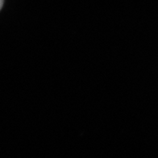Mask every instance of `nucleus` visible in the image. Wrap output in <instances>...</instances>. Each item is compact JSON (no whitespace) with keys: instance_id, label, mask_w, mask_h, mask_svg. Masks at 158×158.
<instances>
[{"instance_id":"f257e3e1","label":"nucleus","mask_w":158,"mask_h":158,"mask_svg":"<svg viewBox=\"0 0 158 158\" xmlns=\"http://www.w3.org/2000/svg\"><path fill=\"white\" fill-rule=\"evenodd\" d=\"M3 1H4V0H0V10H1L2 7V5H3Z\"/></svg>"}]
</instances>
